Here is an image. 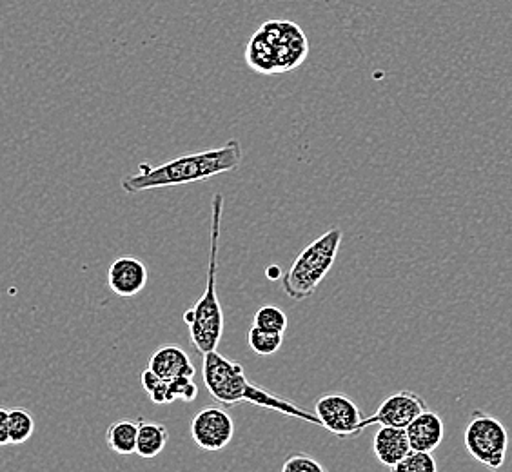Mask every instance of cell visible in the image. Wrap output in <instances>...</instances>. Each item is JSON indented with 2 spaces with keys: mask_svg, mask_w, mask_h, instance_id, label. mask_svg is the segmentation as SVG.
Listing matches in <instances>:
<instances>
[{
  "mask_svg": "<svg viewBox=\"0 0 512 472\" xmlns=\"http://www.w3.org/2000/svg\"><path fill=\"white\" fill-rule=\"evenodd\" d=\"M138 425L140 420H129V418H122L113 425H109L106 433L109 449L120 456L137 453Z\"/></svg>",
  "mask_w": 512,
  "mask_h": 472,
  "instance_id": "17",
  "label": "cell"
},
{
  "mask_svg": "<svg viewBox=\"0 0 512 472\" xmlns=\"http://www.w3.org/2000/svg\"><path fill=\"white\" fill-rule=\"evenodd\" d=\"M148 267L135 256H120L108 271V286L120 298L137 296L148 284Z\"/></svg>",
  "mask_w": 512,
  "mask_h": 472,
  "instance_id": "10",
  "label": "cell"
},
{
  "mask_svg": "<svg viewBox=\"0 0 512 472\" xmlns=\"http://www.w3.org/2000/svg\"><path fill=\"white\" fill-rule=\"evenodd\" d=\"M342 238V229L333 227L298 253L293 266L282 275V287L289 298L302 302L315 295L318 286L335 266Z\"/></svg>",
  "mask_w": 512,
  "mask_h": 472,
  "instance_id": "4",
  "label": "cell"
},
{
  "mask_svg": "<svg viewBox=\"0 0 512 472\" xmlns=\"http://www.w3.org/2000/svg\"><path fill=\"white\" fill-rule=\"evenodd\" d=\"M168 427L164 423L144 422L138 425L137 453L140 458H157L168 445Z\"/></svg>",
  "mask_w": 512,
  "mask_h": 472,
  "instance_id": "16",
  "label": "cell"
},
{
  "mask_svg": "<svg viewBox=\"0 0 512 472\" xmlns=\"http://www.w3.org/2000/svg\"><path fill=\"white\" fill-rule=\"evenodd\" d=\"M149 371L157 374L160 380H178V378H195L197 369L191 362L189 354L180 345H162L149 358Z\"/></svg>",
  "mask_w": 512,
  "mask_h": 472,
  "instance_id": "12",
  "label": "cell"
},
{
  "mask_svg": "<svg viewBox=\"0 0 512 472\" xmlns=\"http://www.w3.org/2000/svg\"><path fill=\"white\" fill-rule=\"evenodd\" d=\"M411 451L413 449H411L405 429L382 425L376 431L375 438H373V453L384 467L393 469L394 465L402 462Z\"/></svg>",
  "mask_w": 512,
  "mask_h": 472,
  "instance_id": "14",
  "label": "cell"
},
{
  "mask_svg": "<svg viewBox=\"0 0 512 472\" xmlns=\"http://www.w3.org/2000/svg\"><path fill=\"white\" fill-rule=\"evenodd\" d=\"M253 327L267 331V333L284 335L287 329L286 313L280 307H276V305H262L255 313Z\"/></svg>",
  "mask_w": 512,
  "mask_h": 472,
  "instance_id": "18",
  "label": "cell"
},
{
  "mask_svg": "<svg viewBox=\"0 0 512 472\" xmlns=\"http://www.w3.org/2000/svg\"><path fill=\"white\" fill-rule=\"evenodd\" d=\"M224 213V197L217 193L211 204V247L207 262L206 289L198 298L193 309L184 313V322L189 327L191 344L198 353L217 351L224 335V311L218 300V249H220V226Z\"/></svg>",
  "mask_w": 512,
  "mask_h": 472,
  "instance_id": "3",
  "label": "cell"
},
{
  "mask_svg": "<svg viewBox=\"0 0 512 472\" xmlns=\"http://www.w3.org/2000/svg\"><path fill=\"white\" fill-rule=\"evenodd\" d=\"M140 382L153 404H173L177 400H184L191 404L197 400L198 387L193 382V378H178V380L166 382V380H160L153 371L146 369L140 374Z\"/></svg>",
  "mask_w": 512,
  "mask_h": 472,
  "instance_id": "11",
  "label": "cell"
},
{
  "mask_svg": "<svg viewBox=\"0 0 512 472\" xmlns=\"http://www.w3.org/2000/svg\"><path fill=\"white\" fill-rule=\"evenodd\" d=\"M242 157H244L242 146L238 140L233 138L222 148L173 158L157 168L144 162L138 166L135 175H128L122 180V189L126 193H140V191H149V189L186 186L193 182H202L206 178L235 171L242 164Z\"/></svg>",
  "mask_w": 512,
  "mask_h": 472,
  "instance_id": "1",
  "label": "cell"
},
{
  "mask_svg": "<svg viewBox=\"0 0 512 472\" xmlns=\"http://www.w3.org/2000/svg\"><path fill=\"white\" fill-rule=\"evenodd\" d=\"M35 433L33 416L24 409H11L10 411V442L13 445L28 442Z\"/></svg>",
  "mask_w": 512,
  "mask_h": 472,
  "instance_id": "19",
  "label": "cell"
},
{
  "mask_svg": "<svg viewBox=\"0 0 512 472\" xmlns=\"http://www.w3.org/2000/svg\"><path fill=\"white\" fill-rule=\"evenodd\" d=\"M393 472H438V463L433 453L411 451L402 462L394 465Z\"/></svg>",
  "mask_w": 512,
  "mask_h": 472,
  "instance_id": "21",
  "label": "cell"
},
{
  "mask_svg": "<svg viewBox=\"0 0 512 472\" xmlns=\"http://www.w3.org/2000/svg\"><path fill=\"white\" fill-rule=\"evenodd\" d=\"M427 409L424 398L413 391H398L387 396L382 404L378 405L376 413L369 418H364L360 423V433H364L371 425H387L407 429V425L414 418Z\"/></svg>",
  "mask_w": 512,
  "mask_h": 472,
  "instance_id": "9",
  "label": "cell"
},
{
  "mask_svg": "<svg viewBox=\"0 0 512 472\" xmlns=\"http://www.w3.org/2000/svg\"><path fill=\"white\" fill-rule=\"evenodd\" d=\"M235 436V422L222 407L207 405L191 422V438L202 451L217 453L226 449Z\"/></svg>",
  "mask_w": 512,
  "mask_h": 472,
  "instance_id": "8",
  "label": "cell"
},
{
  "mask_svg": "<svg viewBox=\"0 0 512 472\" xmlns=\"http://www.w3.org/2000/svg\"><path fill=\"white\" fill-rule=\"evenodd\" d=\"M405 433L413 451L433 453L440 447V443L444 442V420L440 414L425 409L424 413L418 414L413 422L407 425Z\"/></svg>",
  "mask_w": 512,
  "mask_h": 472,
  "instance_id": "13",
  "label": "cell"
},
{
  "mask_svg": "<svg viewBox=\"0 0 512 472\" xmlns=\"http://www.w3.org/2000/svg\"><path fill=\"white\" fill-rule=\"evenodd\" d=\"M247 342L256 354L271 356L280 351V347L284 344V335H275V333H267L262 329L251 327V331L247 335Z\"/></svg>",
  "mask_w": 512,
  "mask_h": 472,
  "instance_id": "20",
  "label": "cell"
},
{
  "mask_svg": "<svg viewBox=\"0 0 512 472\" xmlns=\"http://www.w3.org/2000/svg\"><path fill=\"white\" fill-rule=\"evenodd\" d=\"M282 472H329L322 463L315 460L309 454H293L289 456L284 465Z\"/></svg>",
  "mask_w": 512,
  "mask_h": 472,
  "instance_id": "22",
  "label": "cell"
},
{
  "mask_svg": "<svg viewBox=\"0 0 512 472\" xmlns=\"http://www.w3.org/2000/svg\"><path fill=\"white\" fill-rule=\"evenodd\" d=\"M246 62L249 68L262 75H276L275 50L264 31L258 30L249 40L246 50Z\"/></svg>",
  "mask_w": 512,
  "mask_h": 472,
  "instance_id": "15",
  "label": "cell"
},
{
  "mask_svg": "<svg viewBox=\"0 0 512 472\" xmlns=\"http://www.w3.org/2000/svg\"><path fill=\"white\" fill-rule=\"evenodd\" d=\"M267 275H269V278H273V275L282 276L280 275V271H278L276 267H273V269H269V271H267Z\"/></svg>",
  "mask_w": 512,
  "mask_h": 472,
  "instance_id": "24",
  "label": "cell"
},
{
  "mask_svg": "<svg viewBox=\"0 0 512 472\" xmlns=\"http://www.w3.org/2000/svg\"><path fill=\"white\" fill-rule=\"evenodd\" d=\"M315 414L320 427L338 438H356L360 433L362 413L358 405L344 394H324L315 404Z\"/></svg>",
  "mask_w": 512,
  "mask_h": 472,
  "instance_id": "7",
  "label": "cell"
},
{
  "mask_svg": "<svg viewBox=\"0 0 512 472\" xmlns=\"http://www.w3.org/2000/svg\"><path fill=\"white\" fill-rule=\"evenodd\" d=\"M10 443V411L0 407V447Z\"/></svg>",
  "mask_w": 512,
  "mask_h": 472,
  "instance_id": "23",
  "label": "cell"
},
{
  "mask_svg": "<svg viewBox=\"0 0 512 472\" xmlns=\"http://www.w3.org/2000/svg\"><path fill=\"white\" fill-rule=\"evenodd\" d=\"M463 443L467 453L489 471H500L507 460L509 433L498 418L476 409L465 427Z\"/></svg>",
  "mask_w": 512,
  "mask_h": 472,
  "instance_id": "5",
  "label": "cell"
},
{
  "mask_svg": "<svg viewBox=\"0 0 512 472\" xmlns=\"http://www.w3.org/2000/svg\"><path fill=\"white\" fill-rule=\"evenodd\" d=\"M260 30L273 44L276 73H286L304 64L309 53V42L302 28L287 20H269Z\"/></svg>",
  "mask_w": 512,
  "mask_h": 472,
  "instance_id": "6",
  "label": "cell"
},
{
  "mask_svg": "<svg viewBox=\"0 0 512 472\" xmlns=\"http://www.w3.org/2000/svg\"><path fill=\"white\" fill-rule=\"evenodd\" d=\"M202 378L209 394L220 404L231 405L251 404L256 407H264L269 411L284 414L289 418H296L300 422L315 423L320 425L315 413H309L306 409L298 407L293 402H287L284 398H278L269 393L264 387L251 384L247 380L242 364L235 360H229L218 351L202 354Z\"/></svg>",
  "mask_w": 512,
  "mask_h": 472,
  "instance_id": "2",
  "label": "cell"
}]
</instances>
